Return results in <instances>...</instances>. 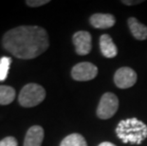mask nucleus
<instances>
[{"label": "nucleus", "instance_id": "f257e3e1", "mask_svg": "<svg viewBox=\"0 0 147 146\" xmlns=\"http://www.w3.org/2000/svg\"><path fill=\"white\" fill-rule=\"evenodd\" d=\"M5 49L19 59H33L48 49L49 35L38 26H19L7 32L2 39Z\"/></svg>", "mask_w": 147, "mask_h": 146}, {"label": "nucleus", "instance_id": "f03ea898", "mask_svg": "<svg viewBox=\"0 0 147 146\" xmlns=\"http://www.w3.org/2000/svg\"><path fill=\"white\" fill-rule=\"evenodd\" d=\"M116 133L124 143L142 144L147 138V125L137 118H129L119 122Z\"/></svg>", "mask_w": 147, "mask_h": 146}, {"label": "nucleus", "instance_id": "7ed1b4c3", "mask_svg": "<svg viewBox=\"0 0 147 146\" xmlns=\"http://www.w3.org/2000/svg\"><path fill=\"white\" fill-rule=\"evenodd\" d=\"M46 90L43 86L37 83H29L24 86L20 91L18 101L24 107H33L45 100Z\"/></svg>", "mask_w": 147, "mask_h": 146}, {"label": "nucleus", "instance_id": "20e7f679", "mask_svg": "<svg viewBox=\"0 0 147 146\" xmlns=\"http://www.w3.org/2000/svg\"><path fill=\"white\" fill-rule=\"evenodd\" d=\"M119 108V100L114 93H105L97 108V116L102 120L113 117Z\"/></svg>", "mask_w": 147, "mask_h": 146}, {"label": "nucleus", "instance_id": "39448f33", "mask_svg": "<svg viewBox=\"0 0 147 146\" xmlns=\"http://www.w3.org/2000/svg\"><path fill=\"white\" fill-rule=\"evenodd\" d=\"M98 74V68L89 62H82L73 67L71 70V76L76 81L86 82L93 80Z\"/></svg>", "mask_w": 147, "mask_h": 146}, {"label": "nucleus", "instance_id": "423d86ee", "mask_svg": "<svg viewBox=\"0 0 147 146\" xmlns=\"http://www.w3.org/2000/svg\"><path fill=\"white\" fill-rule=\"evenodd\" d=\"M114 82L119 88L124 89L132 87L137 82V74L130 67H121L116 71L114 75Z\"/></svg>", "mask_w": 147, "mask_h": 146}, {"label": "nucleus", "instance_id": "0eeeda50", "mask_svg": "<svg viewBox=\"0 0 147 146\" xmlns=\"http://www.w3.org/2000/svg\"><path fill=\"white\" fill-rule=\"evenodd\" d=\"M73 44L75 46L77 54L86 55L91 51L92 38L91 34L87 32H77L73 35Z\"/></svg>", "mask_w": 147, "mask_h": 146}, {"label": "nucleus", "instance_id": "6e6552de", "mask_svg": "<svg viewBox=\"0 0 147 146\" xmlns=\"http://www.w3.org/2000/svg\"><path fill=\"white\" fill-rule=\"evenodd\" d=\"M44 139V129L39 125H33L28 130L24 146H41Z\"/></svg>", "mask_w": 147, "mask_h": 146}, {"label": "nucleus", "instance_id": "1a4fd4ad", "mask_svg": "<svg viewBox=\"0 0 147 146\" xmlns=\"http://www.w3.org/2000/svg\"><path fill=\"white\" fill-rule=\"evenodd\" d=\"M90 24L97 29H108L116 23L115 17L109 13H95L90 17Z\"/></svg>", "mask_w": 147, "mask_h": 146}, {"label": "nucleus", "instance_id": "9d476101", "mask_svg": "<svg viewBox=\"0 0 147 146\" xmlns=\"http://www.w3.org/2000/svg\"><path fill=\"white\" fill-rule=\"evenodd\" d=\"M100 48L102 55L106 58H114L118 54V48L108 34H102L100 37Z\"/></svg>", "mask_w": 147, "mask_h": 146}, {"label": "nucleus", "instance_id": "9b49d317", "mask_svg": "<svg viewBox=\"0 0 147 146\" xmlns=\"http://www.w3.org/2000/svg\"><path fill=\"white\" fill-rule=\"evenodd\" d=\"M128 26L131 33L138 40L147 39V27L145 25L140 23L135 17H130L128 19Z\"/></svg>", "mask_w": 147, "mask_h": 146}, {"label": "nucleus", "instance_id": "f8f14e48", "mask_svg": "<svg viewBox=\"0 0 147 146\" xmlns=\"http://www.w3.org/2000/svg\"><path fill=\"white\" fill-rule=\"evenodd\" d=\"M15 90L11 86L0 85V104L7 105L11 104L15 99Z\"/></svg>", "mask_w": 147, "mask_h": 146}, {"label": "nucleus", "instance_id": "ddd939ff", "mask_svg": "<svg viewBox=\"0 0 147 146\" xmlns=\"http://www.w3.org/2000/svg\"><path fill=\"white\" fill-rule=\"evenodd\" d=\"M60 146H87L86 139L80 134H71L62 141Z\"/></svg>", "mask_w": 147, "mask_h": 146}, {"label": "nucleus", "instance_id": "4468645a", "mask_svg": "<svg viewBox=\"0 0 147 146\" xmlns=\"http://www.w3.org/2000/svg\"><path fill=\"white\" fill-rule=\"evenodd\" d=\"M11 64V59L10 57L4 56L0 59V81H5L7 78Z\"/></svg>", "mask_w": 147, "mask_h": 146}, {"label": "nucleus", "instance_id": "2eb2a0df", "mask_svg": "<svg viewBox=\"0 0 147 146\" xmlns=\"http://www.w3.org/2000/svg\"><path fill=\"white\" fill-rule=\"evenodd\" d=\"M0 146H18L16 139L13 137H7L0 141Z\"/></svg>", "mask_w": 147, "mask_h": 146}, {"label": "nucleus", "instance_id": "dca6fc26", "mask_svg": "<svg viewBox=\"0 0 147 146\" xmlns=\"http://www.w3.org/2000/svg\"><path fill=\"white\" fill-rule=\"evenodd\" d=\"M49 0H28L26 1V4L28 6H30V7H40V6H43L47 4V3H49Z\"/></svg>", "mask_w": 147, "mask_h": 146}, {"label": "nucleus", "instance_id": "f3484780", "mask_svg": "<svg viewBox=\"0 0 147 146\" xmlns=\"http://www.w3.org/2000/svg\"><path fill=\"white\" fill-rule=\"evenodd\" d=\"M142 1H123V4H125V5H135V4H139V3H142Z\"/></svg>", "mask_w": 147, "mask_h": 146}, {"label": "nucleus", "instance_id": "a211bd4d", "mask_svg": "<svg viewBox=\"0 0 147 146\" xmlns=\"http://www.w3.org/2000/svg\"><path fill=\"white\" fill-rule=\"evenodd\" d=\"M99 146H116L115 144L111 143V142H108V141H105V142H102L101 144Z\"/></svg>", "mask_w": 147, "mask_h": 146}]
</instances>
